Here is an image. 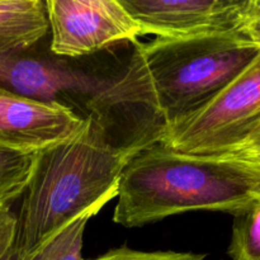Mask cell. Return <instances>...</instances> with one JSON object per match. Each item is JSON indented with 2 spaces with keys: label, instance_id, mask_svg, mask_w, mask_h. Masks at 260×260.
I'll return each mask as SVG.
<instances>
[{
  "label": "cell",
  "instance_id": "cell-3",
  "mask_svg": "<svg viewBox=\"0 0 260 260\" xmlns=\"http://www.w3.org/2000/svg\"><path fill=\"white\" fill-rule=\"evenodd\" d=\"M161 129L202 111L259 56L236 32L134 42Z\"/></svg>",
  "mask_w": 260,
  "mask_h": 260
},
{
  "label": "cell",
  "instance_id": "cell-11",
  "mask_svg": "<svg viewBox=\"0 0 260 260\" xmlns=\"http://www.w3.org/2000/svg\"><path fill=\"white\" fill-rule=\"evenodd\" d=\"M89 218L90 216H83L66 226L55 238L43 245L30 260H62L66 253L73 248L74 244L79 239H83L84 230Z\"/></svg>",
  "mask_w": 260,
  "mask_h": 260
},
{
  "label": "cell",
  "instance_id": "cell-12",
  "mask_svg": "<svg viewBox=\"0 0 260 260\" xmlns=\"http://www.w3.org/2000/svg\"><path fill=\"white\" fill-rule=\"evenodd\" d=\"M206 255L179 251H140L127 246L113 249L90 260H205Z\"/></svg>",
  "mask_w": 260,
  "mask_h": 260
},
{
  "label": "cell",
  "instance_id": "cell-7",
  "mask_svg": "<svg viewBox=\"0 0 260 260\" xmlns=\"http://www.w3.org/2000/svg\"><path fill=\"white\" fill-rule=\"evenodd\" d=\"M145 35L156 37L236 32L243 0H119Z\"/></svg>",
  "mask_w": 260,
  "mask_h": 260
},
{
  "label": "cell",
  "instance_id": "cell-17",
  "mask_svg": "<svg viewBox=\"0 0 260 260\" xmlns=\"http://www.w3.org/2000/svg\"><path fill=\"white\" fill-rule=\"evenodd\" d=\"M81 249H83V239H79V240L74 244L73 248L66 253V255L63 256L62 260H83V256H81Z\"/></svg>",
  "mask_w": 260,
  "mask_h": 260
},
{
  "label": "cell",
  "instance_id": "cell-9",
  "mask_svg": "<svg viewBox=\"0 0 260 260\" xmlns=\"http://www.w3.org/2000/svg\"><path fill=\"white\" fill-rule=\"evenodd\" d=\"M37 152H20L0 146V207L24 193Z\"/></svg>",
  "mask_w": 260,
  "mask_h": 260
},
{
  "label": "cell",
  "instance_id": "cell-15",
  "mask_svg": "<svg viewBox=\"0 0 260 260\" xmlns=\"http://www.w3.org/2000/svg\"><path fill=\"white\" fill-rule=\"evenodd\" d=\"M230 154L246 157V159L251 160L254 164H256L260 168V129L250 139L246 140L240 147H238L235 151L230 152Z\"/></svg>",
  "mask_w": 260,
  "mask_h": 260
},
{
  "label": "cell",
  "instance_id": "cell-5",
  "mask_svg": "<svg viewBox=\"0 0 260 260\" xmlns=\"http://www.w3.org/2000/svg\"><path fill=\"white\" fill-rule=\"evenodd\" d=\"M50 51L80 58L122 42L134 43L145 30L119 0H47Z\"/></svg>",
  "mask_w": 260,
  "mask_h": 260
},
{
  "label": "cell",
  "instance_id": "cell-14",
  "mask_svg": "<svg viewBox=\"0 0 260 260\" xmlns=\"http://www.w3.org/2000/svg\"><path fill=\"white\" fill-rule=\"evenodd\" d=\"M17 238V216L9 207H0V249Z\"/></svg>",
  "mask_w": 260,
  "mask_h": 260
},
{
  "label": "cell",
  "instance_id": "cell-2",
  "mask_svg": "<svg viewBox=\"0 0 260 260\" xmlns=\"http://www.w3.org/2000/svg\"><path fill=\"white\" fill-rule=\"evenodd\" d=\"M137 152L117 144L91 116L73 139L38 151L17 217V244L24 259L117 197L122 172Z\"/></svg>",
  "mask_w": 260,
  "mask_h": 260
},
{
  "label": "cell",
  "instance_id": "cell-1",
  "mask_svg": "<svg viewBox=\"0 0 260 260\" xmlns=\"http://www.w3.org/2000/svg\"><path fill=\"white\" fill-rule=\"evenodd\" d=\"M113 221L140 228L190 211L238 215L260 203V168L240 155H194L154 142L131 157Z\"/></svg>",
  "mask_w": 260,
  "mask_h": 260
},
{
  "label": "cell",
  "instance_id": "cell-8",
  "mask_svg": "<svg viewBox=\"0 0 260 260\" xmlns=\"http://www.w3.org/2000/svg\"><path fill=\"white\" fill-rule=\"evenodd\" d=\"M48 29L46 2L0 0V50H27Z\"/></svg>",
  "mask_w": 260,
  "mask_h": 260
},
{
  "label": "cell",
  "instance_id": "cell-10",
  "mask_svg": "<svg viewBox=\"0 0 260 260\" xmlns=\"http://www.w3.org/2000/svg\"><path fill=\"white\" fill-rule=\"evenodd\" d=\"M228 254L233 260H260V203L234 216Z\"/></svg>",
  "mask_w": 260,
  "mask_h": 260
},
{
  "label": "cell",
  "instance_id": "cell-16",
  "mask_svg": "<svg viewBox=\"0 0 260 260\" xmlns=\"http://www.w3.org/2000/svg\"><path fill=\"white\" fill-rule=\"evenodd\" d=\"M0 260H25L17 244V238L0 249Z\"/></svg>",
  "mask_w": 260,
  "mask_h": 260
},
{
  "label": "cell",
  "instance_id": "cell-4",
  "mask_svg": "<svg viewBox=\"0 0 260 260\" xmlns=\"http://www.w3.org/2000/svg\"><path fill=\"white\" fill-rule=\"evenodd\" d=\"M260 129V53L202 111L164 127L156 142L178 152L230 154Z\"/></svg>",
  "mask_w": 260,
  "mask_h": 260
},
{
  "label": "cell",
  "instance_id": "cell-6",
  "mask_svg": "<svg viewBox=\"0 0 260 260\" xmlns=\"http://www.w3.org/2000/svg\"><path fill=\"white\" fill-rule=\"evenodd\" d=\"M86 118L66 107L43 103L0 88V146L38 152L73 139Z\"/></svg>",
  "mask_w": 260,
  "mask_h": 260
},
{
  "label": "cell",
  "instance_id": "cell-13",
  "mask_svg": "<svg viewBox=\"0 0 260 260\" xmlns=\"http://www.w3.org/2000/svg\"><path fill=\"white\" fill-rule=\"evenodd\" d=\"M238 33L249 42L260 46V0H243Z\"/></svg>",
  "mask_w": 260,
  "mask_h": 260
}]
</instances>
